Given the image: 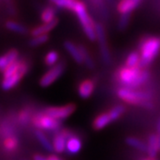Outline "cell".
<instances>
[{
    "label": "cell",
    "instance_id": "1",
    "mask_svg": "<svg viewBox=\"0 0 160 160\" xmlns=\"http://www.w3.org/2000/svg\"><path fill=\"white\" fill-rule=\"evenodd\" d=\"M150 78V72L148 69L141 67L129 68L126 65L117 70L116 79L121 87L130 89H137L146 84Z\"/></svg>",
    "mask_w": 160,
    "mask_h": 160
},
{
    "label": "cell",
    "instance_id": "2",
    "mask_svg": "<svg viewBox=\"0 0 160 160\" xmlns=\"http://www.w3.org/2000/svg\"><path fill=\"white\" fill-rule=\"evenodd\" d=\"M139 52L141 55L140 67L146 69L160 53V37L147 36L140 40Z\"/></svg>",
    "mask_w": 160,
    "mask_h": 160
},
{
    "label": "cell",
    "instance_id": "3",
    "mask_svg": "<svg viewBox=\"0 0 160 160\" xmlns=\"http://www.w3.org/2000/svg\"><path fill=\"white\" fill-rule=\"evenodd\" d=\"M73 12L76 13L77 17L78 19L80 25L82 26V29L84 30L86 38L92 42L96 41L97 40L96 29H95L96 23L94 22V21L88 14L86 5L83 2L78 0Z\"/></svg>",
    "mask_w": 160,
    "mask_h": 160
},
{
    "label": "cell",
    "instance_id": "4",
    "mask_svg": "<svg viewBox=\"0 0 160 160\" xmlns=\"http://www.w3.org/2000/svg\"><path fill=\"white\" fill-rule=\"evenodd\" d=\"M118 96L125 102L130 105L141 106L148 101L152 100V92L148 91H141L137 89H130L126 87H119L117 92Z\"/></svg>",
    "mask_w": 160,
    "mask_h": 160
},
{
    "label": "cell",
    "instance_id": "5",
    "mask_svg": "<svg viewBox=\"0 0 160 160\" xmlns=\"http://www.w3.org/2000/svg\"><path fill=\"white\" fill-rule=\"evenodd\" d=\"M31 123L36 128H38V130L41 131H58L62 126V120L55 119L43 112L34 115L31 118Z\"/></svg>",
    "mask_w": 160,
    "mask_h": 160
},
{
    "label": "cell",
    "instance_id": "6",
    "mask_svg": "<svg viewBox=\"0 0 160 160\" xmlns=\"http://www.w3.org/2000/svg\"><path fill=\"white\" fill-rule=\"evenodd\" d=\"M96 29V36H97V41L100 48V53L102 59L105 64H109L111 62V54L109 51V46H108V41L106 37V32L104 26L102 22H96L95 25Z\"/></svg>",
    "mask_w": 160,
    "mask_h": 160
},
{
    "label": "cell",
    "instance_id": "7",
    "mask_svg": "<svg viewBox=\"0 0 160 160\" xmlns=\"http://www.w3.org/2000/svg\"><path fill=\"white\" fill-rule=\"evenodd\" d=\"M65 69H66V63L64 62L57 63L53 67H51V69L46 72L40 78L39 85L42 87H47L51 86L52 83H54L63 74Z\"/></svg>",
    "mask_w": 160,
    "mask_h": 160
},
{
    "label": "cell",
    "instance_id": "8",
    "mask_svg": "<svg viewBox=\"0 0 160 160\" xmlns=\"http://www.w3.org/2000/svg\"><path fill=\"white\" fill-rule=\"evenodd\" d=\"M76 110V105L73 103L67 104L61 107H49L43 110L44 114L47 115L55 119L63 120L68 118Z\"/></svg>",
    "mask_w": 160,
    "mask_h": 160
},
{
    "label": "cell",
    "instance_id": "9",
    "mask_svg": "<svg viewBox=\"0 0 160 160\" xmlns=\"http://www.w3.org/2000/svg\"><path fill=\"white\" fill-rule=\"evenodd\" d=\"M29 69V65L25 62L24 61H21V65H20V69L14 75H12L11 77L4 78L2 82V88L5 91L11 90L12 88L15 87L18 84L20 83V81L22 80L25 74L27 73Z\"/></svg>",
    "mask_w": 160,
    "mask_h": 160
},
{
    "label": "cell",
    "instance_id": "10",
    "mask_svg": "<svg viewBox=\"0 0 160 160\" xmlns=\"http://www.w3.org/2000/svg\"><path fill=\"white\" fill-rule=\"evenodd\" d=\"M74 132L69 129H61L55 133L52 139V146L56 153H63L66 151V144L67 141Z\"/></svg>",
    "mask_w": 160,
    "mask_h": 160
},
{
    "label": "cell",
    "instance_id": "11",
    "mask_svg": "<svg viewBox=\"0 0 160 160\" xmlns=\"http://www.w3.org/2000/svg\"><path fill=\"white\" fill-rule=\"evenodd\" d=\"M142 0H120L118 4V12L120 14H131Z\"/></svg>",
    "mask_w": 160,
    "mask_h": 160
},
{
    "label": "cell",
    "instance_id": "12",
    "mask_svg": "<svg viewBox=\"0 0 160 160\" xmlns=\"http://www.w3.org/2000/svg\"><path fill=\"white\" fill-rule=\"evenodd\" d=\"M95 88V81L92 79H86L82 81L78 87V95L82 99H88L91 97Z\"/></svg>",
    "mask_w": 160,
    "mask_h": 160
},
{
    "label": "cell",
    "instance_id": "13",
    "mask_svg": "<svg viewBox=\"0 0 160 160\" xmlns=\"http://www.w3.org/2000/svg\"><path fill=\"white\" fill-rule=\"evenodd\" d=\"M19 57V52L15 49L8 51L6 54L0 56V71L4 72L11 64L16 62Z\"/></svg>",
    "mask_w": 160,
    "mask_h": 160
},
{
    "label": "cell",
    "instance_id": "14",
    "mask_svg": "<svg viewBox=\"0 0 160 160\" xmlns=\"http://www.w3.org/2000/svg\"><path fill=\"white\" fill-rule=\"evenodd\" d=\"M83 147V143L82 141L78 135H76L73 133L70 137L68 139L67 141V144H66V153L69 155H76L79 153L80 150L82 149Z\"/></svg>",
    "mask_w": 160,
    "mask_h": 160
},
{
    "label": "cell",
    "instance_id": "15",
    "mask_svg": "<svg viewBox=\"0 0 160 160\" xmlns=\"http://www.w3.org/2000/svg\"><path fill=\"white\" fill-rule=\"evenodd\" d=\"M63 46H64V48L67 50V52L70 54V56L72 57V59L74 60L78 64L84 63V59H83L82 53L80 52L78 45H76L70 40H66L64 42Z\"/></svg>",
    "mask_w": 160,
    "mask_h": 160
},
{
    "label": "cell",
    "instance_id": "16",
    "mask_svg": "<svg viewBox=\"0 0 160 160\" xmlns=\"http://www.w3.org/2000/svg\"><path fill=\"white\" fill-rule=\"evenodd\" d=\"M59 23V19L56 18L53 21H52L50 22L43 23L42 25H38L37 27H35L31 29L30 31V35L32 37H37V36H40V35L48 34L50 31L54 29Z\"/></svg>",
    "mask_w": 160,
    "mask_h": 160
},
{
    "label": "cell",
    "instance_id": "17",
    "mask_svg": "<svg viewBox=\"0 0 160 160\" xmlns=\"http://www.w3.org/2000/svg\"><path fill=\"white\" fill-rule=\"evenodd\" d=\"M112 122V119L109 116V112H103L98 115L97 117L92 121V127L94 130H102L106 126Z\"/></svg>",
    "mask_w": 160,
    "mask_h": 160
},
{
    "label": "cell",
    "instance_id": "18",
    "mask_svg": "<svg viewBox=\"0 0 160 160\" xmlns=\"http://www.w3.org/2000/svg\"><path fill=\"white\" fill-rule=\"evenodd\" d=\"M158 152H159L158 148V142H157V136L154 133L149 134L148 138V142H147V153L149 155V158H155Z\"/></svg>",
    "mask_w": 160,
    "mask_h": 160
},
{
    "label": "cell",
    "instance_id": "19",
    "mask_svg": "<svg viewBox=\"0 0 160 160\" xmlns=\"http://www.w3.org/2000/svg\"><path fill=\"white\" fill-rule=\"evenodd\" d=\"M41 21L44 23L50 22L56 19V8L54 6H48L44 8V10L41 12Z\"/></svg>",
    "mask_w": 160,
    "mask_h": 160
},
{
    "label": "cell",
    "instance_id": "20",
    "mask_svg": "<svg viewBox=\"0 0 160 160\" xmlns=\"http://www.w3.org/2000/svg\"><path fill=\"white\" fill-rule=\"evenodd\" d=\"M78 0H49V2L60 9L74 11Z\"/></svg>",
    "mask_w": 160,
    "mask_h": 160
},
{
    "label": "cell",
    "instance_id": "21",
    "mask_svg": "<svg viewBox=\"0 0 160 160\" xmlns=\"http://www.w3.org/2000/svg\"><path fill=\"white\" fill-rule=\"evenodd\" d=\"M126 143L129 145L130 147H132L134 149H138L142 152H147V144L142 141L141 139H138L136 137H127L126 139Z\"/></svg>",
    "mask_w": 160,
    "mask_h": 160
},
{
    "label": "cell",
    "instance_id": "22",
    "mask_svg": "<svg viewBox=\"0 0 160 160\" xmlns=\"http://www.w3.org/2000/svg\"><path fill=\"white\" fill-rule=\"evenodd\" d=\"M35 135L39 142L40 144L44 147V149H46L47 151H54L52 143L49 141V139L46 137V135L41 131V130H37L35 132Z\"/></svg>",
    "mask_w": 160,
    "mask_h": 160
},
{
    "label": "cell",
    "instance_id": "23",
    "mask_svg": "<svg viewBox=\"0 0 160 160\" xmlns=\"http://www.w3.org/2000/svg\"><path fill=\"white\" fill-rule=\"evenodd\" d=\"M140 62H141V55L139 51H132L126 57V66L129 68L140 67Z\"/></svg>",
    "mask_w": 160,
    "mask_h": 160
},
{
    "label": "cell",
    "instance_id": "24",
    "mask_svg": "<svg viewBox=\"0 0 160 160\" xmlns=\"http://www.w3.org/2000/svg\"><path fill=\"white\" fill-rule=\"evenodd\" d=\"M6 29L13 31L15 33H19V34H26L28 32L27 28L25 26H23L22 24L18 23L14 21H8L6 22Z\"/></svg>",
    "mask_w": 160,
    "mask_h": 160
},
{
    "label": "cell",
    "instance_id": "25",
    "mask_svg": "<svg viewBox=\"0 0 160 160\" xmlns=\"http://www.w3.org/2000/svg\"><path fill=\"white\" fill-rule=\"evenodd\" d=\"M109 116L112 119V122L115 120H118L121 116L126 112V107L122 104H118V105H115L113 108L108 110Z\"/></svg>",
    "mask_w": 160,
    "mask_h": 160
},
{
    "label": "cell",
    "instance_id": "26",
    "mask_svg": "<svg viewBox=\"0 0 160 160\" xmlns=\"http://www.w3.org/2000/svg\"><path fill=\"white\" fill-rule=\"evenodd\" d=\"M78 46H79L80 52H81V53H82V56H83V59H84V63L86 64V68H88V69H94L95 64H94L93 60H92L91 56H90V54L88 53L87 49H86V47L83 46V45H78Z\"/></svg>",
    "mask_w": 160,
    "mask_h": 160
},
{
    "label": "cell",
    "instance_id": "27",
    "mask_svg": "<svg viewBox=\"0 0 160 160\" xmlns=\"http://www.w3.org/2000/svg\"><path fill=\"white\" fill-rule=\"evenodd\" d=\"M50 38V36L48 34L40 35V36H37V37H33L29 41V46L31 47H37L41 45H44L45 43H46Z\"/></svg>",
    "mask_w": 160,
    "mask_h": 160
},
{
    "label": "cell",
    "instance_id": "28",
    "mask_svg": "<svg viewBox=\"0 0 160 160\" xmlns=\"http://www.w3.org/2000/svg\"><path fill=\"white\" fill-rule=\"evenodd\" d=\"M58 60H59V53L56 51H50L46 53L45 57V63L49 67H53L56 65Z\"/></svg>",
    "mask_w": 160,
    "mask_h": 160
},
{
    "label": "cell",
    "instance_id": "29",
    "mask_svg": "<svg viewBox=\"0 0 160 160\" xmlns=\"http://www.w3.org/2000/svg\"><path fill=\"white\" fill-rule=\"evenodd\" d=\"M19 142H18L17 138L14 136H10L7 137L4 142V148L7 150V151H13L17 149Z\"/></svg>",
    "mask_w": 160,
    "mask_h": 160
},
{
    "label": "cell",
    "instance_id": "30",
    "mask_svg": "<svg viewBox=\"0 0 160 160\" xmlns=\"http://www.w3.org/2000/svg\"><path fill=\"white\" fill-rule=\"evenodd\" d=\"M31 114L29 109H22V111H20V113L18 115V121L21 125L25 126L29 122V120L31 121Z\"/></svg>",
    "mask_w": 160,
    "mask_h": 160
},
{
    "label": "cell",
    "instance_id": "31",
    "mask_svg": "<svg viewBox=\"0 0 160 160\" xmlns=\"http://www.w3.org/2000/svg\"><path fill=\"white\" fill-rule=\"evenodd\" d=\"M20 65H21V61H17L16 62L11 64L7 69L3 72V77L4 78H7L9 77H11L12 75H14L20 69Z\"/></svg>",
    "mask_w": 160,
    "mask_h": 160
},
{
    "label": "cell",
    "instance_id": "32",
    "mask_svg": "<svg viewBox=\"0 0 160 160\" xmlns=\"http://www.w3.org/2000/svg\"><path fill=\"white\" fill-rule=\"evenodd\" d=\"M130 19H131V14H120L118 23V27L120 30H124L126 29V27L128 26V24L130 22Z\"/></svg>",
    "mask_w": 160,
    "mask_h": 160
},
{
    "label": "cell",
    "instance_id": "33",
    "mask_svg": "<svg viewBox=\"0 0 160 160\" xmlns=\"http://www.w3.org/2000/svg\"><path fill=\"white\" fill-rule=\"evenodd\" d=\"M91 2L93 4V6L95 7H97L98 9L101 11L102 13L103 14H106L107 12H106V8H105V3H104V0H91Z\"/></svg>",
    "mask_w": 160,
    "mask_h": 160
},
{
    "label": "cell",
    "instance_id": "34",
    "mask_svg": "<svg viewBox=\"0 0 160 160\" xmlns=\"http://www.w3.org/2000/svg\"><path fill=\"white\" fill-rule=\"evenodd\" d=\"M33 160H48L46 156L41 154H35L33 156Z\"/></svg>",
    "mask_w": 160,
    "mask_h": 160
},
{
    "label": "cell",
    "instance_id": "35",
    "mask_svg": "<svg viewBox=\"0 0 160 160\" xmlns=\"http://www.w3.org/2000/svg\"><path fill=\"white\" fill-rule=\"evenodd\" d=\"M157 133L160 134V118L158 120V123H157Z\"/></svg>",
    "mask_w": 160,
    "mask_h": 160
},
{
    "label": "cell",
    "instance_id": "36",
    "mask_svg": "<svg viewBox=\"0 0 160 160\" xmlns=\"http://www.w3.org/2000/svg\"><path fill=\"white\" fill-rule=\"evenodd\" d=\"M48 160H62V159L56 157V156H50V157L48 158Z\"/></svg>",
    "mask_w": 160,
    "mask_h": 160
},
{
    "label": "cell",
    "instance_id": "37",
    "mask_svg": "<svg viewBox=\"0 0 160 160\" xmlns=\"http://www.w3.org/2000/svg\"><path fill=\"white\" fill-rule=\"evenodd\" d=\"M141 160H155L154 158H142Z\"/></svg>",
    "mask_w": 160,
    "mask_h": 160
}]
</instances>
